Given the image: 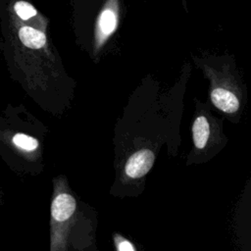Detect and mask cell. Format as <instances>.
Instances as JSON below:
<instances>
[{
    "instance_id": "6da1fadb",
    "label": "cell",
    "mask_w": 251,
    "mask_h": 251,
    "mask_svg": "<svg viewBox=\"0 0 251 251\" xmlns=\"http://www.w3.org/2000/svg\"><path fill=\"white\" fill-rule=\"evenodd\" d=\"M155 156L148 149L140 150L132 154L126 164V174L133 178H138L146 175L152 168Z\"/></svg>"
},
{
    "instance_id": "8992f818",
    "label": "cell",
    "mask_w": 251,
    "mask_h": 251,
    "mask_svg": "<svg viewBox=\"0 0 251 251\" xmlns=\"http://www.w3.org/2000/svg\"><path fill=\"white\" fill-rule=\"evenodd\" d=\"M117 20L115 14L110 10H105L99 19V27L100 30L105 34L108 35L112 33L116 27Z\"/></svg>"
},
{
    "instance_id": "7a4b0ae2",
    "label": "cell",
    "mask_w": 251,
    "mask_h": 251,
    "mask_svg": "<svg viewBox=\"0 0 251 251\" xmlns=\"http://www.w3.org/2000/svg\"><path fill=\"white\" fill-rule=\"evenodd\" d=\"M75 200L68 193L59 194L52 202L51 215L54 220L64 222L72 217L75 210Z\"/></svg>"
},
{
    "instance_id": "3957f363",
    "label": "cell",
    "mask_w": 251,
    "mask_h": 251,
    "mask_svg": "<svg viewBox=\"0 0 251 251\" xmlns=\"http://www.w3.org/2000/svg\"><path fill=\"white\" fill-rule=\"evenodd\" d=\"M211 99L218 109L226 113H233L239 107L237 97L224 88H215L211 93Z\"/></svg>"
},
{
    "instance_id": "52a82bcc",
    "label": "cell",
    "mask_w": 251,
    "mask_h": 251,
    "mask_svg": "<svg viewBox=\"0 0 251 251\" xmlns=\"http://www.w3.org/2000/svg\"><path fill=\"white\" fill-rule=\"evenodd\" d=\"M13 142L17 146L27 151H33L38 146V141L35 138L24 133L15 134V136L13 137Z\"/></svg>"
},
{
    "instance_id": "277c9868",
    "label": "cell",
    "mask_w": 251,
    "mask_h": 251,
    "mask_svg": "<svg viewBox=\"0 0 251 251\" xmlns=\"http://www.w3.org/2000/svg\"><path fill=\"white\" fill-rule=\"evenodd\" d=\"M19 37L24 45L31 49H39L46 42L45 34L30 26H23L19 30Z\"/></svg>"
},
{
    "instance_id": "9c48e42d",
    "label": "cell",
    "mask_w": 251,
    "mask_h": 251,
    "mask_svg": "<svg viewBox=\"0 0 251 251\" xmlns=\"http://www.w3.org/2000/svg\"><path fill=\"white\" fill-rule=\"evenodd\" d=\"M118 248H119V250H122V251L134 250V247L128 241H122V242H120Z\"/></svg>"
},
{
    "instance_id": "5b68a950",
    "label": "cell",
    "mask_w": 251,
    "mask_h": 251,
    "mask_svg": "<svg viewBox=\"0 0 251 251\" xmlns=\"http://www.w3.org/2000/svg\"><path fill=\"white\" fill-rule=\"evenodd\" d=\"M192 133L195 146L199 149L204 148L210 134V126L205 117H199L195 120L192 127Z\"/></svg>"
},
{
    "instance_id": "ba28073f",
    "label": "cell",
    "mask_w": 251,
    "mask_h": 251,
    "mask_svg": "<svg viewBox=\"0 0 251 251\" xmlns=\"http://www.w3.org/2000/svg\"><path fill=\"white\" fill-rule=\"evenodd\" d=\"M15 11L17 15L23 20H28L36 15L35 8L25 1H19L15 4Z\"/></svg>"
}]
</instances>
